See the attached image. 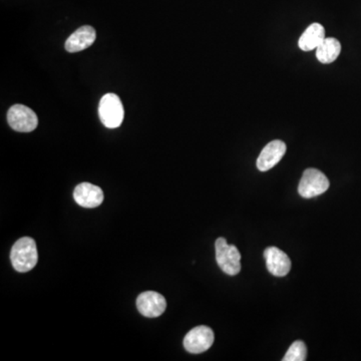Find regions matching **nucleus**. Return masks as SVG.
<instances>
[{
	"instance_id": "obj_1",
	"label": "nucleus",
	"mask_w": 361,
	"mask_h": 361,
	"mask_svg": "<svg viewBox=\"0 0 361 361\" xmlns=\"http://www.w3.org/2000/svg\"><path fill=\"white\" fill-rule=\"evenodd\" d=\"M11 260L14 269L18 272L25 273L32 270L37 264V243L30 237H23L13 246Z\"/></svg>"
},
{
	"instance_id": "obj_5",
	"label": "nucleus",
	"mask_w": 361,
	"mask_h": 361,
	"mask_svg": "<svg viewBox=\"0 0 361 361\" xmlns=\"http://www.w3.org/2000/svg\"><path fill=\"white\" fill-rule=\"evenodd\" d=\"M7 122L11 129L20 133H30L39 125L37 114L23 104H14L7 113Z\"/></svg>"
},
{
	"instance_id": "obj_11",
	"label": "nucleus",
	"mask_w": 361,
	"mask_h": 361,
	"mask_svg": "<svg viewBox=\"0 0 361 361\" xmlns=\"http://www.w3.org/2000/svg\"><path fill=\"white\" fill-rule=\"evenodd\" d=\"M96 39L97 32L92 26H82L66 39V49L71 54L85 51L94 44Z\"/></svg>"
},
{
	"instance_id": "obj_4",
	"label": "nucleus",
	"mask_w": 361,
	"mask_h": 361,
	"mask_svg": "<svg viewBox=\"0 0 361 361\" xmlns=\"http://www.w3.org/2000/svg\"><path fill=\"white\" fill-rule=\"evenodd\" d=\"M329 180L322 171L307 169L304 171L298 186V193L305 199L313 198L325 193L329 190Z\"/></svg>"
},
{
	"instance_id": "obj_3",
	"label": "nucleus",
	"mask_w": 361,
	"mask_h": 361,
	"mask_svg": "<svg viewBox=\"0 0 361 361\" xmlns=\"http://www.w3.org/2000/svg\"><path fill=\"white\" fill-rule=\"evenodd\" d=\"M216 260L223 272L235 276L241 271V255L236 246L229 245L225 238H218L215 243Z\"/></svg>"
},
{
	"instance_id": "obj_13",
	"label": "nucleus",
	"mask_w": 361,
	"mask_h": 361,
	"mask_svg": "<svg viewBox=\"0 0 361 361\" xmlns=\"http://www.w3.org/2000/svg\"><path fill=\"white\" fill-rule=\"evenodd\" d=\"M341 52V44L334 37H326L316 49V56L322 63H331L336 61Z\"/></svg>"
},
{
	"instance_id": "obj_8",
	"label": "nucleus",
	"mask_w": 361,
	"mask_h": 361,
	"mask_svg": "<svg viewBox=\"0 0 361 361\" xmlns=\"http://www.w3.org/2000/svg\"><path fill=\"white\" fill-rule=\"evenodd\" d=\"M286 144L280 140L270 142L261 152L257 159V168L261 172H267L275 167L286 153Z\"/></svg>"
},
{
	"instance_id": "obj_10",
	"label": "nucleus",
	"mask_w": 361,
	"mask_h": 361,
	"mask_svg": "<svg viewBox=\"0 0 361 361\" xmlns=\"http://www.w3.org/2000/svg\"><path fill=\"white\" fill-rule=\"evenodd\" d=\"M73 198L78 205L85 208H96L103 203L104 192L101 188L90 183H82L75 187Z\"/></svg>"
},
{
	"instance_id": "obj_12",
	"label": "nucleus",
	"mask_w": 361,
	"mask_h": 361,
	"mask_svg": "<svg viewBox=\"0 0 361 361\" xmlns=\"http://www.w3.org/2000/svg\"><path fill=\"white\" fill-rule=\"evenodd\" d=\"M325 39L324 27L320 23H312L301 35L298 45L303 51H310L317 49Z\"/></svg>"
},
{
	"instance_id": "obj_6",
	"label": "nucleus",
	"mask_w": 361,
	"mask_h": 361,
	"mask_svg": "<svg viewBox=\"0 0 361 361\" xmlns=\"http://www.w3.org/2000/svg\"><path fill=\"white\" fill-rule=\"evenodd\" d=\"M214 339L215 336L213 330L205 325H201L188 332L184 338V348L188 353L199 355L205 353L213 345Z\"/></svg>"
},
{
	"instance_id": "obj_9",
	"label": "nucleus",
	"mask_w": 361,
	"mask_h": 361,
	"mask_svg": "<svg viewBox=\"0 0 361 361\" xmlns=\"http://www.w3.org/2000/svg\"><path fill=\"white\" fill-rule=\"evenodd\" d=\"M267 269L276 277H284L291 269V261L286 253L277 247H269L264 251Z\"/></svg>"
},
{
	"instance_id": "obj_2",
	"label": "nucleus",
	"mask_w": 361,
	"mask_h": 361,
	"mask_svg": "<svg viewBox=\"0 0 361 361\" xmlns=\"http://www.w3.org/2000/svg\"><path fill=\"white\" fill-rule=\"evenodd\" d=\"M99 115L102 123L109 129H116L122 125L125 110L120 97L116 94H106L99 102Z\"/></svg>"
},
{
	"instance_id": "obj_14",
	"label": "nucleus",
	"mask_w": 361,
	"mask_h": 361,
	"mask_svg": "<svg viewBox=\"0 0 361 361\" xmlns=\"http://www.w3.org/2000/svg\"><path fill=\"white\" fill-rule=\"evenodd\" d=\"M307 356V348L303 341H295L285 355L283 361H304Z\"/></svg>"
},
{
	"instance_id": "obj_7",
	"label": "nucleus",
	"mask_w": 361,
	"mask_h": 361,
	"mask_svg": "<svg viewBox=\"0 0 361 361\" xmlns=\"http://www.w3.org/2000/svg\"><path fill=\"white\" fill-rule=\"evenodd\" d=\"M137 307L145 317H159L165 312L167 301L165 297L155 291H146L137 299Z\"/></svg>"
}]
</instances>
